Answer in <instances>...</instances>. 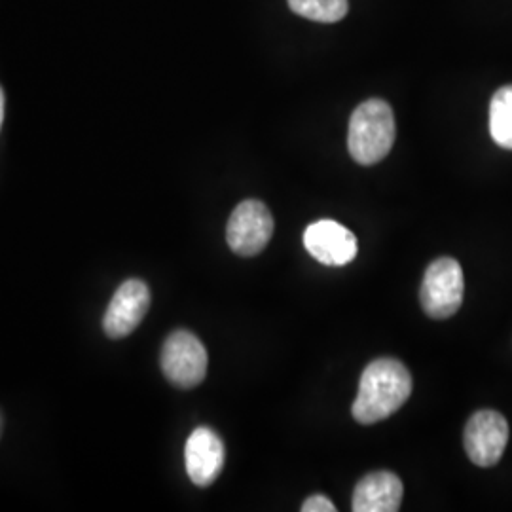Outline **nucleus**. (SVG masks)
<instances>
[{"instance_id": "6", "label": "nucleus", "mask_w": 512, "mask_h": 512, "mask_svg": "<svg viewBox=\"0 0 512 512\" xmlns=\"http://www.w3.org/2000/svg\"><path fill=\"white\" fill-rule=\"evenodd\" d=\"M507 442L509 423L495 410H480L465 425V452L478 467H494L503 458Z\"/></svg>"}, {"instance_id": "1", "label": "nucleus", "mask_w": 512, "mask_h": 512, "mask_svg": "<svg viewBox=\"0 0 512 512\" xmlns=\"http://www.w3.org/2000/svg\"><path fill=\"white\" fill-rule=\"evenodd\" d=\"M410 395L412 376L408 368L391 357L376 359L363 370L351 414L363 425H374L395 414Z\"/></svg>"}, {"instance_id": "5", "label": "nucleus", "mask_w": 512, "mask_h": 512, "mask_svg": "<svg viewBox=\"0 0 512 512\" xmlns=\"http://www.w3.org/2000/svg\"><path fill=\"white\" fill-rule=\"evenodd\" d=\"M274 236L272 211L258 200L239 203L226 226L228 247L239 256L262 253Z\"/></svg>"}, {"instance_id": "11", "label": "nucleus", "mask_w": 512, "mask_h": 512, "mask_svg": "<svg viewBox=\"0 0 512 512\" xmlns=\"http://www.w3.org/2000/svg\"><path fill=\"white\" fill-rule=\"evenodd\" d=\"M490 135L497 147L512 150V86L499 88L492 97Z\"/></svg>"}, {"instance_id": "7", "label": "nucleus", "mask_w": 512, "mask_h": 512, "mask_svg": "<svg viewBox=\"0 0 512 512\" xmlns=\"http://www.w3.org/2000/svg\"><path fill=\"white\" fill-rule=\"evenodd\" d=\"M152 296L147 283L141 279L124 281L110 300L103 315V330L112 340L126 338L141 325L150 308Z\"/></svg>"}, {"instance_id": "13", "label": "nucleus", "mask_w": 512, "mask_h": 512, "mask_svg": "<svg viewBox=\"0 0 512 512\" xmlns=\"http://www.w3.org/2000/svg\"><path fill=\"white\" fill-rule=\"evenodd\" d=\"M336 511V507H334V503L330 501L327 495H311L308 497L306 501H304V505H302V512H334Z\"/></svg>"}, {"instance_id": "9", "label": "nucleus", "mask_w": 512, "mask_h": 512, "mask_svg": "<svg viewBox=\"0 0 512 512\" xmlns=\"http://www.w3.org/2000/svg\"><path fill=\"white\" fill-rule=\"evenodd\" d=\"M304 247L325 266H346L357 256V238L336 220H317L304 232Z\"/></svg>"}, {"instance_id": "10", "label": "nucleus", "mask_w": 512, "mask_h": 512, "mask_svg": "<svg viewBox=\"0 0 512 512\" xmlns=\"http://www.w3.org/2000/svg\"><path fill=\"white\" fill-rule=\"evenodd\" d=\"M401 478L387 471L363 476L355 486L353 512H397L403 501Z\"/></svg>"}, {"instance_id": "12", "label": "nucleus", "mask_w": 512, "mask_h": 512, "mask_svg": "<svg viewBox=\"0 0 512 512\" xmlns=\"http://www.w3.org/2000/svg\"><path fill=\"white\" fill-rule=\"evenodd\" d=\"M294 14L311 21L336 23L346 18L348 0H287Z\"/></svg>"}, {"instance_id": "14", "label": "nucleus", "mask_w": 512, "mask_h": 512, "mask_svg": "<svg viewBox=\"0 0 512 512\" xmlns=\"http://www.w3.org/2000/svg\"><path fill=\"white\" fill-rule=\"evenodd\" d=\"M2 122H4V92L0 88V129H2Z\"/></svg>"}, {"instance_id": "3", "label": "nucleus", "mask_w": 512, "mask_h": 512, "mask_svg": "<svg viewBox=\"0 0 512 512\" xmlns=\"http://www.w3.org/2000/svg\"><path fill=\"white\" fill-rule=\"evenodd\" d=\"M463 270L454 258H437L425 270L421 283V308L431 319H448L463 302Z\"/></svg>"}, {"instance_id": "4", "label": "nucleus", "mask_w": 512, "mask_h": 512, "mask_svg": "<svg viewBox=\"0 0 512 512\" xmlns=\"http://www.w3.org/2000/svg\"><path fill=\"white\" fill-rule=\"evenodd\" d=\"M160 363L165 378L171 384L181 389H192L205 380L209 357L196 334L188 330H175L165 338Z\"/></svg>"}, {"instance_id": "8", "label": "nucleus", "mask_w": 512, "mask_h": 512, "mask_svg": "<svg viewBox=\"0 0 512 512\" xmlns=\"http://www.w3.org/2000/svg\"><path fill=\"white\" fill-rule=\"evenodd\" d=\"M226 461L224 442L211 427H198L186 440L184 465L198 488H209L219 478Z\"/></svg>"}, {"instance_id": "2", "label": "nucleus", "mask_w": 512, "mask_h": 512, "mask_svg": "<svg viewBox=\"0 0 512 512\" xmlns=\"http://www.w3.org/2000/svg\"><path fill=\"white\" fill-rule=\"evenodd\" d=\"M395 135L397 126L391 107L382 99H368L349 118V154L357 164H378L391 152Z\"/></svg>"}, {"instance_id": "15", "label": "nucleus", "mask_w": 512, "mask_h": 512, "mask_svg": "<svg viewBox=\"0 0 512 512\" xmlns=\"http://www.w3.org/2000/svg\"><path fill=\"white\" fill-rule=\"evenodd\" d=\"M0 437H2V416H0Z\"/></svg>"}]
</instances>
